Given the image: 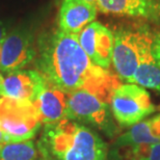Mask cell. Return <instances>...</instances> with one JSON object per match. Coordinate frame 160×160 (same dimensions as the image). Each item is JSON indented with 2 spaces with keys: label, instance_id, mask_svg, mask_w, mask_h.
Wrapping results in <instances>:
<instances>
[{
  "label": "cell",
  "instance_id": "cell-16",
  "mask_svg": "<svg viewBox=\"0 0 160 160\" xmlns=\"http://www.w3.org/2000/svg\"><path fill=\"white\" fill-rule=\"evenodd\" d=\"M38 145L32 140L6 142L0 147V160H39Z\"/></svg>",
  "mask_w": 160,
  "mask_h": 160
},
{
  "label": "cell",
  "instance_id": "cell-1",
  "mask_svg": "<svg viewBox=\"0 0 160 160\" xmlns=\"http://www.w3.org/2000/svg\"><path fill=\"white\" fill-rule=\"evenodd\" d=\"M38 71L54 88L70 94L84 89L110 104L114 88L121 80L109 70L92 62L80 46L77 34L55 29L39 40Z\"/></svg>",
  "mask_w": 160,
  "mask_h": 160
},
{
  "label": "cell",
  "instance_id": "cell-14",
  "mask_svg": "<svg viewBox=\"0 0 160 160\" xmlns=\"http://www.w3.org/2000/svg\"><path fill=\"white\" fill-rule=\"evenodd\" d=\"M133 143H160V113L147 118L130 127L126 132L116 137L112 145L122 146Z\"/></svg>",
  "mask_w": 160,
  "mask_h": 160
},
{
  "label": "cell",
  "instance_id": "cell-20",
  "mask_svg": "<svg viewBox=\"0 0 160 160\" xmlns=\"http://www.w3.org/2000/svg\"><path fill=\"white\" fill-rule=\"evenodd\" d=\"M40 156H41V155H40ZM39 160H45V159H44V158H42V157H40V159H39Z\"/></svg>",
  "mask_w": 160,
  "mask_h": 160
},
{
  "label": "cell",
  "instance_id": "cell-18",
  "mask_svg": "<svg viewBox=\"0 0 160 160\" xmlns=\"http://www.w3.org/2000/svg\"><path fill=\"white\" fill-rule=\"evenodd\" d=\"M4 143H6L4 133H3L2 131H1V129H0V147H1L2 145H4Z\"/></svg>",
  "mask_w": 160,
  "mask_h": 160
},
{
  "label": "cell",
  "instance_id": "cell-5",
  "mask_svg": "<svg viewBox=\"0 0 160 160\" xmlns=\"http://www.w3.org/2000/svg\"><path fill=\"white\" fill-rule=\"evenodd\" d=\"M114 120L122 127L130 128L156 111L147 88L135 83H121L110 99Z\"/></svg>",
  "mask_w": 160,
  "mask_h": 160
},
{
  "label": "cell",
  "instance_id": "cell-2",
  "mask_svg": "<svg viewBox=\"0 0 160 160\" xmlns=\"http://www.w3.org/2000/svg\"><path fill=\"white\" fill-rule=\"evenodd\" d=\"M38 149L45 160H108L107 143L95 130L65 119L44 125Z\"/></svg>",
  "mask_w": 160,
  "mask_h": 160
},
{
  "label": "cell",
  "instance_id": "cell-4",
  "mask_svg": "<svg viewBox=\"0 0 160 160\" xmlns=\"http://www.w3.org/2000/svg\"><path fill=\"white\" fill-rule=\"evenodd\" d=\"M66 118L97 128L109 137L119 136L120 125L112 116L110 104L84 89L68 94Z\"/></svg>",
  "mask_w": 160,
  "mask_h": 160
},
{
  "label": "cell",
  "instance_id": "cell-17",
  "mask_svg": "<svg viewBox=\"0 0 160 160\" xmlns=\"http://www.w3.org/2000/svg\"><path fill=\"white\" fill-rule=\"evenodd\" d=\"M6 38V30L4 26L0 23V45H1V43L3 41H4V39Z\"/></svg>",
  "mask_w": 160,
  "mask_h": 160
},
{
  "label": "cell",
  "instance_id": "cell-19",
  "mask_svg": "<svg viewBox=\"0 0 160 160\" xmlns=\"http://www.w3.org/2000/svg\"><path fill=\"white\" fill-rule=\"evenodd\" d=\"M85 1H88L89 3H92V4H94L97 6V2H98V0H85Z\"/></svg>",
  "mask_w": 160,
  "mask_h": 160
},
{
  "label": "cell",
  "instance_id": "cell-13",
  "mask_svg": "<svg viewBox=\"0 0 160 160\" xmlns=\"http://www.w3.org/2000/svg\"><path fill=\"white\" fill-rule=\"evenodd\" d=\"M68 94L51 84L45 86L34 102L43 125L52 124L66 118Z\"/></svg>",
  "mask_w": 160,
  "mask_h": 160
},
{
  "label": "cell",
  "instance_id": "cell-6",
  "mask_svg": "<svg viewBox=\"0 0 160 160\" xmlns=\"http://www.w3.org/2000/svg\"><path fill=\"white\" fill-rule=\"evenodd\" d=\"M42 125L34 103L0 97V129L6 142L30 140Z\"/></svg>",
  "mask_w": 160,
  "mask_h": 160
},
{
  "label": "cell",
  "instance_id": "cell-10",
  "mask_svg": "<svg viewBox=\"0 0 160 160\" xmlns=\"http://www.w3.org/2000/svg\"><path fill=\"white\" fill-rule=\"evenodd\" d=\"M97 6L85 0H62L58 12V28L65 32L79 34L95 21Z\"/></svg>",
  "mask_w": 160,
  "mask_h": 160
},
{
  "label": "cell",
  "instance_id": "cell-8",
  "mask_svg": "<svg viewBox=\"0 0 160 160\" xmlns=\"http://www.w3.org/2000/svg\"><path fill=\"white\" fill-rule=\"evenodd\" d=\"M78 36L80 46L96 66L108 70L112 63L114 34L100 22L94 21Z\"/></svg>",
  "mask_w": 160,
  "mask_h": 160
},
{
  "label": "cell",
  "instance_id": "cell-11",
  "mask_svg": "<svg viewBox=\"0 0 160 160\" xmlns=\"http://www.w3.org/2000/svg\"><path fill=\"white\" fill-rule=\"evenodd\" d=\"M101 12L160 22V0H98Z\"/></svg>",
  "mask_w": 160,
  "mask_h": 160
},
{
  "label": "cell",
  "instance_id": "cell-9",
  "mask_svg": "<svg viewBox=\"0 0 160 160\" xmlns=\"http://www.w3.org/2000/svg\"><path fill=\"white\" fill-rule=\"evenodd\" d=\"M48 84L39 71L20 70L9 73L2 80L0 96L20 102L34 103Z\"/></svg>",
  "mask_w": 160,
  "mask_h": 160
},
{
  "label": "cell",
  "instance_id": "cell-3",
  "mask_svg": "<svg viewBox=\"0 0 160 160\" xmlns=\"http://www.w3.org/2000/svg\"><path fill=\"white\" fill-rule=\"evenodd\" d=\"M153 31L148 26L122 28L116 31L112 63L120 80L132 83L139 62L151 42Z\"/></svg>",
  "mask_w": 160,
  "mask_h": 160
},
{
  "label": "cell",
  "instance_id": "cell-12",
  "mask_svg": "<svg viewBox=\"0 0 160 160\" xmlns=\"http://www.w3.org/2000/svg\"><path fill=\"white\" fill-rule=\"evenodd\" d=\"M132 83L160 94V31H153L151 42L140 59Z\"/></svg>",
  "mask_w": 160,
  "mask_h": 160
},
{
  "label": "cell",
  "instance_id": "cell-7",
  "mask_svg": "<svg viewBox=\"0 0 160 160\" xmlns=\"http://www.w3.org/2000/svg\"><path fill=\"white\" fill-rule=\"evenodd\" d=\"M37 56L33 38L26 30H15L0 45V72L4 74L23 70Z\"/></svg>",
  "mask_w": 160,
  "mask_h": 160
},
{
  "label": "cell",
  "instance_id": "cell-15",
  "mask_svg": "<svg viewBox=\"0 0 160 160\" xmlns=\"http://www.w3.org/2000/svg\"><path fill=\"white\" fill-rule=\"evenodd\" d=\"M108 160H160V143L112 145Z\"/></svg>",
  "mask_w": 160,
  "mask_h": 160
}]
</instances>
